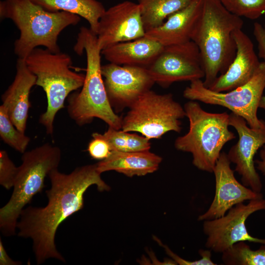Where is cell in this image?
Instances as JSON below:
<instances>
[{
	"instance_id": "cell-1",
	"label": "cell",
	"mask_w": 265,
	"mask_h": 265,
	"mask_svg": "<svg viewBox=\"0 0 265 265\" xmlns=\"http://www.w3.org/2000/svg\"><path fill=\"white\" fill-rule=\"evenodd\" d=\"M101 175L96 163L78 167L69 174L56 168L48 176L51 187L46 191V205L28 206L22 211L17 223V235L31 240L38 265L49 259L65 263L55 245L57 229L67 218L83 208L84 195L90 186H96L101 192L110 190Z\"/></svg>"
},
{
	"instance_id": "cell-16",
	"label": "cell",
	"mask_w": 265,
	"mask_h": 265,
	"mask_svg": "<svg viewBox=\"0 0 265 265\" xmlns=\"http://www.w3.org/2000/svg\"><path fill=\"white\" fill-rule=\"evenodd\" d=\"M236 42V56L226 71L220 75L208 88L218 92H227L247 83L253 78L261 62L254 45L241 29L233 33Z\"/></svg>"
},
{
	"instance_id": "cell-27",
	"label": "cell",
	"mask_w": 265,
	"mask_h": 265,
	"mask_svg": "<svg viewBox=\"0 0 265 265\" xmlns=\"http://www.w3.org/2000/svg\"><path fill=\"white\" fill-rule=\"evenodd\" d=\"M18 167H16L9 157L7 152L0 151V185L9 190L13 187L17 174Z\"/></svg>"
},
{
	"instance_id": "cell-32",
	"label": "cell",
	"mask_w": 265,
	"mask_h": 265,
	"mask_svg": "<svg viewBox=\"0 0 265 265\" xmlns=\"http://www.w3.org/2000/svg\"><path fill=\"white\" fill-rule=\"evenodd\" d=\"M260 160L256 159L255 163L257 164V168L261 173L265 175V145H264L260 151Z\"/></svg>"
},
{
	"instance_id": "cell-9",
	"label": "cell",
	"mask_w": 265,
	"mask_h": 265,
	"mask_svg": "<svg viewBox=\"0 0 265 265\" xmlns=\"http://www.w3.org/2000/svg\"><path fill=\"white\" fill-rule=\"evenodd\" d=\"M265 89V62L260 64L247 83L227 92L213 91L206 87L201 80L190 82L183 92L189 100L200 101L227 108L242 118L252 128H259L264 120L259 119L257 110Z\"/></svg>"
},
{
	"instance_id": "cell-10",
	"label": "cell",
	"mask_w": 265,
	"mask_h": 265,
	"mask_svg": "<svg viewBox=\"0 0 265 265\" xmlns=\"http://www.w3.org/2000/svg\"><path fill=\"white\" fill-rule=\"evenodd\" d=\"M261 210H265L263 198L250 200L247 204L239 203L224 216L203 221V231L207 237L206 247L214 252L222 253L239 241L265 244V238L252 236L245 225L249 216Z\"/></svg>"
},
{
	"instance_id": "cell-26",
	"label": "cell",
	"mask_w": 265,
	"mask_h": 265,
	"mask_svg": "<svg viewBox=\"0 0 265 265\" xmlns=\"http://www.w3.org/2000/svg\"><path fill=\"white\" fill-rule=\"evenodd\" d=\"M225 8L239 17L255 20L265 15V0H219Z\"/></svg>"
},
{
	"instance_id": "cell-14",
	"label": "cell",
	"mask_w": 265,
	"mask_h": 265,
	"mask_svg": "<svg viewBox=\"0 0 265 265\" xmlns=\"http://www.w3.org/2000/svg\"><path fill=\"white\" fill-rule=\"evenodd\" d=\"M145 33L139 5L126 0L106 10L99 21L97 36L102 51L118 43L143 37Z\"/></svg>"
},
{
	"instance_id": "cell-31",
	"label": "cell",
	"mask_w": 265,
	"mask_h": 265,
	"mask_svg": "<svg viewBox=\"0 0 265 265\" xmlns=\"http://www.w3.org/2000/svg\"><path fill=\"white\" fill-rule=\"evenodd\" d=\"M22 263L15 261L7 254L1 239H0V265H21Z\"/></svg>"
},
{
	"instance_id": "cell-29",
	"label": "cell",
	"mask_w": 265,
	"mask_h": 265,
	"mask_svg": "<svg viewBox=\"0 0 265 265\" xmlns=\"http://www.w3.org/2000/svg\"><path fill=\"white\" fill-rule=\"evenodd\" d=\"M166 253L171 257L176 265H215L212 260L211 250L200 249L199 254L201 258L195 261H190L184 259L172 251L168 247L164 246Z\"/></svg>"
},
{
	"instance_id": "cell-5",
	"label": "cell",
	"mask_w": 265,
	"mask_h": 265,
	"mask_svg": "<svg viewBox=\"0 0 265 265\" xmlns=\"http://www.w3.org/2000/svg\"><path fill=\"white\" fill-rule=\"evenodd\" d=\"M61 159L60 149L49 143L23 154L11 196L0 209V231L3 236L16 235L22 211L35 195L42 192L45 178L58 168Z\"/></svg>"
},
{
	"instance_id": "cell-18",
	"label": "cell",
	"mask_w": 265,
	"mask_h": 265,
	"mask_svg": "<svg viewBox=\"0 0 265 265\" xmlns=\"http://www.w3.org/2000/svg\"><path fill=\"white\" fill-rule=\"evenodd\" d=\"M203 3L204 0H193L169 16L160 26L146 31L145 36L163 46L191 41L202 11Z\"/></svg>"
},
{
	"instance_id": "cell-28",
	"label": "cell",
	"mask_w": 265,
	"mask_h": 265,
	"mask_svg": "<svg viewBox=\"0 0 265 265\" xmlns=\"http://www.w3.org/2000/svg\"><path fill=\"white\" fill-rule=\"evenodd\" d=\"M93 139L89 142L87 151L90 156L95 159L102 160L107 158L111 150L107 142L99 136L97 132L93 133Z\"/></svg>"
},
{
	"instance_id": "cell-3",
	"label": "cell",
	"mask_w": 265,
	"mask_h": 265,
	"mask_svg": "<svg viewBox=\"0 0 265 265\" xmlns=\"http://www.w3.org/2000/svg\"><path fill=\"white\" fill-rule=\"evenodd\" d=\"M74 51L79 55L85 52L86 68L80 91L72 92L67 98L70 117L80 126L89 124L95 118H98L109 127L121 129L122 118L112 108L106 94L101 72L102 51L97 35L90 28L81 27Z\"/></svg>"
},
{
	"instance_id": "cell-15",
	"label": "cell",
	"mask_w": 265,
	"mask_h": 265,
	"mask_svg": "<svg viewBox=\"0 0 265 265\" xmlns=\"http://www.w3.org/2000/svg\"><path fill=\"white\" fill-rule=\"evenodd\" d=\"M230 163L227 154L221 152L213 171L215 182L214 198L208 210L199 216V221L220 217L239 203L264 197L261 192H255L238 182Z\"/></svg>"
},
{
	"instance_id": "cell-2",
	"label": "cell",
	"mask_w": 265,
	"mask_h": 265,
	"mask_svg": "<svg viewBox=\"0 0 265 265\" xmlns=\"http://www.w3.org/2000/svg\"><path fill=\"white\" fill-rule=\"evenodd\" d=\"M243 25L241 17L228 11L219 0H204L191 40L199 50L206 87L209 88L233 61L237 47L233 33Z\"/></svg>"
},
{
	"instance_id": "cell-30",
	"label": "cell",
	"mask_w": 265,
	"mask_h": 265,
	"mask_svg": "<svg viewBox=\"0 0 265 265\" xmlns=\"http://www.w3.org/2000/svg\"><path fill=\"white\" fill-rule=\"evenodd\" d=\"M253 35L256 40L258 55L265 62V26L256 22L253 26ZM259 108L265 111V95H263L259 104Z\"/></svg>"
},
{
	"instance_id": "cell-7",
	"label": "cell",
	"mask_w": 265,
	"mask_h": 265,
	"mask_svg": "<svg viewBox=\"0 0 265 265\" xmlns=\"http://www.w3.org/2000/svg\"><path fill=\"white\" fill-rule=\"evenodd\" d=\"M25 60L29 70L36 77V85L41 87L46 93L47 107L39 122L46 133L52 135L56 114L64 107L69 95L82 86L85 75L71 70L70 56L61 52L53 53L37 48Z\"/></svg>"
},
{
	"instance_id": "cell-25",
	"label": "cell",
	"mask_w": 265,
	"mask_h": 265,
	"mask_svg": "<svg viewBox=\"0 0 265 265\" xmlns=\"http://www.w3.org/2000/svg\"><path fill=\"white\" fill-rule=\"evenodd\" d=\"M0 136L4 143L22 154L30 141V137L16 128L2 105L0 106Z\"/></svg>"
},
{
	"instance_id": "cell-6",
	"label": "cell",
	"mask_w": 265,
	"mask_h": 265,
	"mask_svg": "<svg viewBox=\"0 0 265 265\" xmlns=\"http://www.w3.org/2000/svg\"><path fill=\"white\" fill-rule=\"evenodd\" d=\"M184 108L189 120V130L176 138L175 147L191 153L192 163L198 169L213 173L222 148L236 138L229 130L230 115L226 112H207L196 101L190 100Z\"/></svg>"
},
{
	"instance_id": "cell-8",
	"label": "cell",
	"mask_w": 265,
	"mask_h": 265,
	"mask_svg": "<svg viewBox=\"0 0 265 265\" xmlns=\"http://www.w3.org/2000/svg\"><path fill=\"white\" fill-rule=\"evenodd\" d=\"M185 116L184 107L172 94H159L150 89L129 107L121 130L139 132L149 140L159 138L170 131L180 132L181 119Z\"/></svg>"
},
{
	"instance_id": "cell-24",
	"label": "cell",
	"mask_w": 265,
	"mask_h": 265,
	"mask_svg": "<svg viewBox=\"0 0 265 265\" xmlns=\"http://www.w3.org/2000/svg\"><path fill=\"white\" fill-rule=\"evenodd\" d=\"M222 254L226 265H265V243L254 250L245 241H239Z\"/></svg>"
},
{
	"instance_id": "cell-23",
	"label": "cell",
	"mask_w": 265,
	"mask_h": 265,
	"mask_svg": "<svg viewBox=\"0 0 265 265\" xmlns=\"http://www.w3.org/2000/svg\"><path fill=\"white\" fill-rule=\"evenodd\" d=\"M98 135L106 140L111 151L134 152L149 151L151 143L146 137L109 127L103 134Z\"/></svg>"
},
{
	"instance_id": "cell-21",
	"label": "cell",
	"mask_w": 265,
	"mask_h": 265,
	"mask_svg": "<svg viewBox=\"0 0 265 265\" xmlns=\"http://www.w3.org/2000/svg\"><path fill=\"white\" fill-rule=\"evenodd\" d=\"M51 12L65 11L85 19L90 29L96 35L99 21L106 11L103 4L97 0H32Z\"/></svg>"
},
{
	"instance_id": "cell-13",
	"label": "cell",
	"mask_w": 265,
	"mask_h": 265,
	"mask_svg": "<svg viewBox=\"0 0 265 265\" xmlns=\"http://www.w3.org/2000/svg\"><path fill=\"white\" fill-rule=\"evenodd\" d=\"M229 125L238 135V142L231 147L227 156L236 164L235 171L241 176L242 184L256 192H261L262 183L255 167L254 157L265 145V121L259 128H252L242 117L231 112Z\"/></svg>"
},
{
	"instance_id": "cell-4",
	"label": "cell",
	"mask_w": 265,
	"mask_h": 265,
	"mask_svg": "<svg viewBox=\"0 0 265 265\" xmlns=\"http://www.w3.org/2000/svg\"><path fill=\"white\" fill-rule=\"evenodd\" d=\"M0 17L10 19L20 31L14 43L19 58L25 59L42 46L51 52H60L58 38L66 27L75 26L80 17L65 11H48L32 0H3L0 2Z\"/></svg>"
},
{
	"instance_id": "cell-22",
	"label": "cell",
	"mask_w": 265,
	"mask_h": 265,
	"mask_svg": "<svg viewBox=\"0 0 265 265\" xmlns=\"http://www.w3.org/2000/svg\"><path fill=\"white\" fill-rule=\"evenodd\" d=\"M146 31L161 25L171 15L193 0H137Z\"/></svg>"
},
{
	"instance_id": "cell-11",
	"label": "cell",
	"mask_w": 265,
	"mask_h": 265,
	"mask_svg": "<svg viewBox=\"0 0 265 265\" xmlns=\"http://www.w3.org/2000/svg\"><path fill=\"white\" fill-rule=\"evenodd\" d=\"M147 69L155 83L165 87L175 82H191L205 77L199 50L192 40L164 46Z\"/></svg>"
},
{
	"instance_id": "cell-12",
	"label": "cell",
	"mask_w": 265,
	"mask_h": 265,
	"mask_svg": "<svg viewBox=\"0 0 265 265\" xmlns=\"http://www.w3.org/2000/svg\"><path fill=\"white\" fill-rule=\"evenodd\" d=\"M110 104L117 112L130 107L155 83L147 68L112 63L102 65Z\"/></svg>"
},
{
	"instance_id": "cell-19",
	"label": "cell",
	"mask_w": 265,
	"mask_h": 265,
	"mask_svg": "<svg viewBox=\"0 0 265 265\" xmlns=\"http://www.w3.org/2000/svg\"><path fill=\"white\" fill-rule=\"evenodd\" d=\"M159 42L145 36L120 42L102 51L109 63L148 68L163 48Z\"/></svg>"
},
{
	"instance_id": "cell-20",
	"label": "cell",
	"mask_w": 265,
	"mask_h": 265,
	"mask_svg": "<svg viewBox=\"0 0 265 265\" xmlns=\"http://www.w3.org/2000/svg\"><path fill=\"white\" fill-rule=\"evenodd\" d=\"M162 158L149 151H111L106 159L97 163V170L102 174L109 171L132 177L152 173L159 168Z\"/></svg>"
},
{
	"instance_id": "cell-17",
	"label": "cell",
	"mask_w": 265,
	"mask_h": 265,
	"mask_svg": "<svg viewBox=\"0 0 265 265\" xmlns=\"http://www.w3.org/2000/svg\"><path fill=\"white\" fill-rule=\"evenodd\" d=\"M16 69L12 83L1 95L2 105L16 128L25 132L30 106V92L36 85V77L29 70L25 59L18 58Z\"/></svg>"
}]
</instances>
